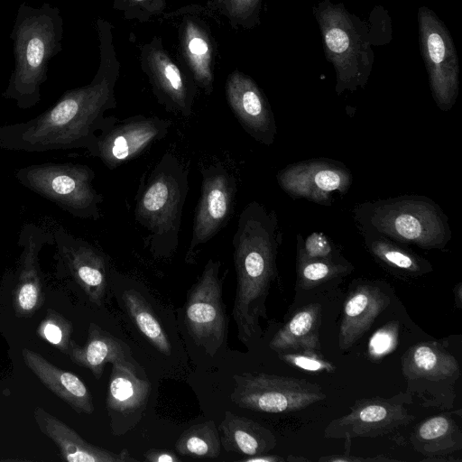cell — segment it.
I'll use <instances>...</instances> for the list:
<instances>
[{"label": "cell", "instance_id": "cell-1", "mask_svg": "<svg viewBox=\"0 0 462 462\" xmlns=\"http://www.w3.org/2000/svg\"><path fill=\"white\" fill-rule=\"evenodd\" d=\"M99 65L87 85L64 92L57 102L24 122L0 125V149L26 152L85 149L97 134L118 118L105 114L117 106L116 85L120 75L110 22L98 18Z\"/></svg>", "mask_w": 462, "mask_h": 462}, {"label": "cell", "instance_id": "cell-2", "mask_svg": "<svg viewBox=\"0 0 462 462\" xmlns=\"http://www.w3.org/2000/svg\"><path fill=\"white\" fill-rule=\"evenodd\" d=\"M281 242L275 211L255 200L248 203L238 217L232 240L236 273L232 317L237 337L245 345L261 333L260 319H266L265 301L277 275Z\"/></svg>", "mask_w": 462, "mask_h": 462}, {"label": "cell", "instance_id": "cell-3", "mask_svg": "<svg viewBox=\"0 0 462 462\" xmlns=\"http://www.w3.org/2000/svg\"><path fill=\"white\" fill-rule=\"evenodd\" d=\"M10 38L14 66L2 97L28 109L40 102L49 61L61 51L63 20L59 8L47 3L39 7L21 4Z\"/></svg>", "mask_w": 462, "mask_h": 462}, {"label": "cell", "instance_id": "cell-4", "mask_svg": "<svg viewBox=\"0 0 462 462\" xmlns=\"http://www.w3.org/2000/svg\"><path fill=\"white\" fill-rule=\"evenodd\" d=\"M188 176L183 163L167 152L139 185L134 216L146 232L145 246L156 257L171 256L178 247Z\"/></svg>", "mask_w": 462, "mask_h": 462}, {"label": "cell", "instance_id": "cell-5", "mask_svg": "<svg viewBox=\"0 0 462 462\" xmlns=\"http://www.w3.org/2000/svg\"><path fill=\"white\" fill-rule=\"evenodd\" d=\"M361 232L383 236L401 245L444 249L452 237L442 208L425 196H400L359 204L354 210Z\"/></svg>", "mask_w": 462, "mask_h": 462}, {"label": "cell", "instance_id": "cell-6", "mask_svg": "<svg viewBox=\"0 0 462 462\" xmlns=\"http://www.w3.org/2000/svg\"><path fill=\"white\" fill-rule=\"evenodd\" d=\"M326 59L336 72V92L364 88L371 74L374 53L372 29L343 4L322 0L314 8Z\"/></svg>", "mask_w": 462, "mask_h": 462}, {"label": "cell", "instance_id": "cell-7", "mask_svg": "<svg viewBox=\"0 0 462 462\" xmlns=\"http://www.w3.org/2000/svg\"><path fill=\"white\" fill-rule=\"evenodd\" d=\"M24 188L81 219L98 220L102 194L93 186L95 172L86 164L43 162L23 167L14 174Z\"/></svg>", "mask_w": 462, "mask_h": 462}, {"label": "cell", "instance_id": "cell-8", "mask_svg": "<svg viewBox=\"0 0 462 462\" xmlns=\"http://www.w3.org/2000/svg\"><path fill=\"white\" fill-rule=\"evenodd\" d=\"M233 380L231 402L254 411L291 412L326 398L319 385L304 379L245 372L236 374Z\"/></svg>", "mask_w": 462, "mask_h": 462}, {"label": "cell", "instance_id": "cell-9", "mask_svg": "<svg viewBox=\"0 0 462 462\" xmlns=\"http://www.w3.org/2000/svg\"><path fill=\"white\" fill-rule=\"evenodd\" d=\"M220 266L219 261H208L188 293L184 310L189 334L211 356L225 345L228 328Z\"/></svg>", "mask_w": 462, "mask_h": 462}, {"label": "cell", "instance_id": "cell-10", "mask_svg": "<svg viewBox=\"0 0 462 462\" xmlns=\"http://www.w3.org/2000/svg\"><path fill=\"white\" fill-rule=\"evenodd\" d=\"M420 47L433 99L439 109L449 111L459 91V63L449 31L427 6L418 11Z\"/></svg>", "mask_w": 462, "mask_h": 462}, {"label": "cell", "instance_id": "cell-11", "mask_svg": "<svg viewBox=\"0 0 462 462\" xmlns=\"http://www.w3.org/2000/svg\"><path fill=\"white\" fill-rule=\"evenodd\" d=\"M200 172L201 192L185 254L187 263H194L199 248L227 224L237 190L236 177L220 163L203 168Z\"/></svg>", "mask_w": 462, "mask_h": 462}, {"label": "cell", "instance_id": "cell-12", "mask_svg": "<svg viewBox=\"0 0 462 462\" xmlns=\"http://www.w3.org/2000/svg\"><path fill=\"white\" fill-rule=\"evenodd\" d=\"M171 125L168 118L143 115L118 119L98 132L87 151L109 170H115L140 156L154 142L163 139Z\"/></svg>", "mask_w": 462, "mask_h": 462}, {"label": "cell", "instance_id": "cell-13", "mask_svg": "<svg viewBox=\"0 0 462 462\" xmlns=\"http://www.w3.org/2000/svg\"><path fill=\"white\" fill-rule=\"evenodd\" d=\"M140 63L158 103L168 112L189 117L198 87L172 59L160 36L142 46Z\"/></svg>", "mask_w": 462, "mask_h": 462}, {"label": "cell", "instance_id": "cell-14", "mask_svg": "<svg viewBox=\"0 0 462 462\" xmlns=\"http://www.w3.org/2000/svg\"><path fill=\"white\" fill-rule=\"evenodd\" d=\"M279 186L292 198L330 206L334 194H345L352 183L350 171L340 162L311 159L287 165L276 176Z\"/></svg>", "mask_w": 462, "mask_h": 462}, {"label": "cell", "instance_id": "cell-15", "mask_svg": "<svg viewBox=\"0 0 462 462\" xmlns=\"http://www.w3.org/2000/svg\"><path fill=\"white\" fill-rule=\"evenodd\" d=\"M414 420L399 396L358 400L347 414L331 420L324 430L328 439L378 437L406 426Z\"/></svg>", "mask_w": 462, "mask_h": 462}, {"label": "cell", "instance_id": "cell-16", "mask_svg": "<svg viewBox=\"0 0 462 462\" xmlns=\"http://www.w3.org/2000/svg\"><path fill=\"white\" fill-rule=\"evenodd\" d=\"M151 393V383L131 356L112 363L106 405L113 431L123 434L141 419Z\"/></svg>", "mask_w": 462, "mask_h": 462}, {"label": "cell", "instance_id": "cell-17", "mask_svg": "<svg viewBox=\"0 0 462 462\" xmlns=\"http://www.w3.org/2000/svg\"><path fill=\"white\" fill-rule=\"evenodd\" d=\"M59 261L95 304L101 305L106 290L109 265L106 255L63 226L53 232Z\"/></svg>", "mask_w": 462, "mask_h": 462}, {"label": "cell", "instance_id": "cell-18", "mask_svg": "<svg viewBox=\"0 0 462 462\" xmlns=\"http://www.w3.org/2000/svg\"><path fill=\"white\" fill-rule=\"evenodd\" d=\"M226 99L242 128L255 141L271 145L277 134L271 106L255 81L235 69L226 78Z\"/></svg>", "mask_w": 462, "mask_h": 462}, {"label": "cell", "instance_id": "cell-19", "mask_svg": "<svg viewBox=\"0 0 462 462\" xmlns=\"http://www.w3.org/2000/svg\"><path fill=\"white\" fill-rule=\"evenodd\" d=\"M17 245L22 250L14 304L17 312L28 315L35 311L43 300L39 254L44 245H54L53 233L27 223L21 228Z\"/></svg>", "mask_w": 462, "mask_h": 462}, {"label": "cell", "instance_id": "cell-20", "mask_svg": "<svg viewBox=\"0 0 462 462\" xmlns=\"http://www.w3.org/2000/svg\"><path fill=\"white\" fill-rule=\"evenodd\" d=\"M180 51L197 87L206 95L214 90L215 44L206 22L187 14L179 26Z\"/></svg>", "mask_w": 462, "mask_h": 462}, {"label": "cell", "instance_id": "cell-21", "mask_svg": "<svg viewBox=\"0 0 462 462\" xmlns=\"http://www.w3.org/2000/svg\"><path fill=\"white\" fill-rule=\"evenodd\" d=\"M33 415L40 430L57 445L63 460L69 462L138 461L130 456L127 449L115 453L88 443L73 429L42 408H35Z\"/></svg>", "mask_w": 462, "mask_h": 462}, {"label": "cell", "instance_id": "cell-22", "mask_svg": "<svg viewBox=\"0 0 462 462\" xmlns=\"http://www.w3.org/2000/svg\"><path fill=\"white\" fill-rule=\"evenodd\" d=\"M389 303L388 295L376 286L364 284L352 291L344 304L338 335L340 348H350Z\"/></svg>", "mask_w": 462, "mask_h": 462}, {"label": "cell", "instance_id": "cell-23", "mask_svg": "<svg viewBox=\"0 0 462 462\" xmlns=\"http://www.w3.org/2000/svg\"><path fill=\"white\" fill-rule=\"evenodd\" d=\"M22 356L40 382L76 412L91 414L94 411L92 395L76 374L53 365L28 348L22 350Z\"/></svg>", "mask_w": 462, "mask_h": 462}, {"label": "cell", "instance_id": "cell-24", "mask_svg": "<svg viewBox=\"0 0 462 462\" xmlns=\"http://www.w3.org/2000/svg\"><path fill=\"white\" fill-rule=\"evenodd\" d=\"M221 447L228 452L247 457L267 453L276 446L271 430L246 417L225 412L218 428Z\"/></svg>", "mask_w": 462, "mask_h": 462}, {"label": "cell", "instance_id": "cell-25", "mask_svg": "<svg viewBox=\"0 0 462 462\" xmlns=\"http://www.w3.org/2000/svg\"><path fill=\"white\" fill-rule=\"evenodd\" d=\"M68 356L73 363L88 368L96 379H99L107 363L112 364L131 353L122 340L91 323L85 345L79 346L73 341Z\"/></svg>", "mask_w": 462, "mask_h": 462}, {"label": "cell", "instance_id": "cell-26", "mask_svg": "<svg viewBox=\"0 0 462 462\" xmlns=\"http://www.w3.org/2000/svg\"><path fill=\"white\" fill-rule=\"evenodd\" d=\"M320 306L308 305L297 311L274 335L269 347L278 353L286 350L318 352L320 349Z\"/></svg>", "mask_w": 462, "mask_h": 462}, {"label": "cell", "instance_id": "cell-27", "mask_svg": "<svg viewBox=\"0 0 462 462\" xmlns=\"http://www.w3.org/2000/svg\"><path fill=\"white\" fill-rule=\"evenodd\" d=\"M454 356L435 343H420L411 346L402 356V372L410 380L441 381L458 374Z\"/></svg>", "mask_w": 462, "mask_h": 462}, {"label": "cell", "instance_id": "cell-28", "mask_svg": "<svg viewBox=\"0 0 462 462\" xmlns=\"http://www.w3.org/2000/svg\"><path fill=\"white\" fill-rule=\"evenodd\" d=\"M457 429L453 420L437 415L421 421L414 430L412 443L428 456H444L456 449Z\"/></svg>", "mask_w": 462, "mask_h": 462}, {"label": "cell", "instance_id": "cell-29", "mask_svg": "<svg viewBox=\"0 0 462 462\" xmlns=\"http://www.w3.org/2000/svg\"><path fill=\"white\" fill-rule=\"evenodd\" d=\"M362 234L367 250L388 267L411 274H421L431 270L426 260L404 249L398 243L377 234Z\"/></svg>", "mask_w": 462, "mask_h": 462}, {"label": "cell", "instance_id": "cell-30", "mask_svg": "<svg viewBox=\"0 0 462 462\" xmlns=\"http://www.w3.org/2000/svg\"><path fill=\"white\" fill-rule=\"evenodd\" d=\"M122 300L126 310L141 333L162 354H171V344L150 304L139 293L129 289L124 291Z\"/></svg>", "mask_w": 462, "mask_h": 462}, {"label": "cell", "instance_id": "cell-31", "mask_svg": "<svg viewBox=\"0 0 462 462\" xmlns=\"http://www.w3.org/2000/svg\"><path fill=\"white\" fill-rule=\"evenodd\" d=\"M177 452L195 458H216L221 450L220 437L211 420L190 426L175 443Z\"/></svg>", "mask_w": 462, "mask_h": 462}, {"label": "cell", "instance_id": "cell-32", "mask_svg": "<svg viewBox=\"0 0 462 462\" xmlns=\"http://www.w3.org/2000/svg\"><path fill=\"white\" fill-rule=\"evenodd\" d=\"M262 0H210L208 10L227 20L235 28L252 29L260 23Z\"/></svg>", "mask_w": 462, "mask_h": 462}, {"label": "cell", "instance_id": "cell-33", "mask_svg": "<svg viewBox=\"0 0 462 462\" xmlns=\"http://www.w3.org/2000/svg\"><path fill=\"white\" fill-rule=\"evenodd\" d=\"M297 257L299 284L305 289L346 274L352 269L347 263L338 262L336 259H308L298 251Z\"/></svg>", "mask_w": 462, "mask_h": 462}, {"label": "cell", "instance_id": "cell-34", "mask_svg": "<svg viewBox=\"0 0 462 462\" xmlns=\"http://www.w3.org/2000/svg\"><path fill=\"white\" fill-rule=\"evenodd\" d=\"M37 334L44 340L68 355L73 340L72 324L60 313L48 310L37 328Z\"/></svg>", "mask_w": 462, "mask_h": 462}, {"label": "cell", "instance_id": "cell-35", "mask_svg": "<svg viewBox=\"0 0 462 462\" xmlns=\"http://www.w3.org/2000/svg\"><path fill=\"white\" fill-rule=\"evenodd\" d=\"M167 0H114L113 7L124 13L127 20L146 23L152 17L162 14Z\"/></svg>", "mask_w": 462, "mask_h": 462}, {"label": "cell", "instance_id": "cell-36", "mask_svg": "<svg viewBox=\"0 0 462 462\" xmlns=\"http://www.w3.org/2000/svg\"><path fill=\"white\" fill-rule=\"evenodd\" d=\"M297 251L308 259L330 260L336 259V249L332 242L321 232H313L303 239L297 235Z\"/></svg>", "mask_w": 462, "mask_h": 462}, {"label": "cell", "instance_id": "cell-37", "mask_svg": "<svg viewBox=\"0 0 462 462\" xmlns=\"http://www.w3.org/2000/svg\"><path fill=\"white\" fill-rule=\"evenodd\" d=\"M398 324L391 322L379 328L370 338L368 352L374 358H379L392 352L398 342Z\"/></svg>", "mask_w": 462, "mask_h": 462}, {"label": "cell", "instance_id": "cell-38", "mask_svg": "<svg viewBox=\"0 0 462 462\" xmlns=\"http://www.w3.org/2000/svg\"><path fill=\"white\" fill-rule=\"evenodd\" d=\"M280 358L300 369L311 372H328L335 370V366L328 361L319 356L318 352L298 351L297 353H279Z\"/></svg>", "mask_w": 462, "mask_h": 462}, {"label": "cell", "instance_id": "cell-39", "mask_svg": "<svg viewBox=\"0 0 462 462\" xmlns=\"http://www.w3.org/2000/svg\"><path fill=\"white\" fill-rule=\"evenodd\" d=\"M143 459L146 462H180V458L175 453L164 450L152 448L143 454Z\"/></svg>", "mask_w": 462, "mask_h": 462}, {"label": "cell", "instance_id": "cell-40", "mask_svg": "<svg viewBox=\"0 0 462 462\" xmlns=\"http://www.w3.org/2000/svg\"><path fill=\"white\" fill-rule=\"evenodd\" d=\"M282 457L274 455H268L266 453L247 457L246 458L241 459L240 461L245 462H278L283 461Z\"/></svg>", "mask_w": 462, "mask_h": 462}]
</instances>
